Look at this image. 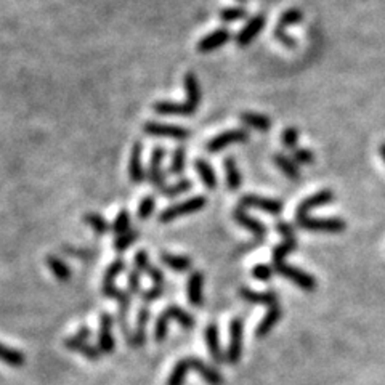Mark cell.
Returning a JSON list of instances; mask_svg holds the SVG:
<instances>
[{"instance_id": "6da1fadb", "label": "cell", "mask_w": 385, "mask_h": 385, "mask_svg": "<svg viewBox=\"0 0 385 385\" xmlns=\"http://www.w3.org/2000/svg\"><path fill=\"white\" fill-rule=\"evenodd\" d=\"M206 204H207V199L204 196H193V198L187 199V201L174 204V206L164 209V211L159 213V222L170 223L183 215H189V213L199 212L201 209L206 207Z\"/></svg>"}, {"instance_id": "7a4b0ae2", "label": "cell", "mask_w": 385, "mask_h": 385, "mask_svg": "<svg viewBox=\"0 0 385 385\" xmlns=\"http://www.w3.org/2000/svg\"><path fill=\"white\" fill-rule=\"evenodd\" d=\"M297 225L303 230L315 233H342L347 228V223L339 217L320 218V217H301L296 218Z\"/></svg>"}, {"instance_id": "3957f363", "label": "cell", "mask_w": 385, "mask_h": 385, "mask_svg": "<svg viewBox=\"0 0 385 385\" xmlns=\"http://www.w3.org/2000/svg\"><path fill=\"white\" fill-rule=\"evenodd\" d=\"M242 345H244V323L241 318H235L230 323V340L226 347V363L237 364L242 356Z\"/></svg>"}, {"instance_id": "277c9868", "label": "cell", "mask_w": 385, "mask_h": 385, "mask_svg": "<svg viewBox=\"0 0 385 385\" xmlns=\"http://www.w3.org/2000/svg\"><path fill=\"white\" fill-rule=\"evenodd\" d=\"M250 139L249 132L246 128H233V130H226L223 134L213 137L207 141L206 150L209 153H218V151L228 148L231 145H240V143H246L247 140Z\"/></svg>"}, {"instance_id": "5b68a950", "label": "cell", "mask_w": 385, "mask_h": 385, "mask_svg": "<svg viewBox=\"0 0 385 385\" xmlns=\"http://www.w3.org/2000/svg\"><path fill=\"white\" fill-rule=\"evenodd\" d=\"M273 267H275V270H277L278 275H281V277L291 279V281L296 284V286L303 289V291H315L316 286H318L316 279L313 278L310 273L302 272L301 268L292 267V265H288L286 262L273 264Z\"/></svg>"}, {"instance_id": "8992f818", "label": "cell", "mask_w": 385, "mask_h": 385, "mask_svg": "<svg viewBox=\"0 0 385 385\" xmlns=\"http://www.w3.org/2000/svg\"><path fill=\"white\" fill-rule=\"evenodd\" d=\"M241 209H259V211L279 215L284 211V206L278 199H270L264 196H255V194H246L240 199Z\"/></svg>"}, {"instance_id": "52a82bcc", "label": "cell", "mask_w": 385, "mask_h": 385, "mask_svg": "<svg viewBox=\"0 0 385 385\" xmlns=\"http://www.w3.org/2000/svg\"><path fill=\"white\" fill-rule=\"evenodd\" d=\"M145 134L153 137H167L174 140H187L191 137V132L188 128L172 126V124H161V122H146L143 126Z\"/></svg>"}, {"instance_id": "ba28073f", "label": "cell", "mask_w": 385, "mask_h": 385, "mask_svg": "<svg viewBox=\"0 0 385 385\" xmlns=\"http://www.w3.org/2000/svg\"><path fill=\"white\" fill-rule=\"evenodd\" d=\"M114 318L109 313H102L100 316V331H98V349L103 355H111L116 350V339L113 336Z\"/></svg>"}, {"instance_id": "9c48e42d", "label": "cell", "mask_w": 385, "mask_h": 385, "mask_svg": "<svg viewBox=\"0 0 385 385\" xmlns=\"http://www.w3.org/2000/svg\"><path fill=\"white\" fill-rule=\"evenodd\" d=\"M336 199V194L331 191V189H321L313 194V196L303 199V201L299 204L297 211H296V218L307 217L312 211H315L318 207L327 206V204L332 202Z\"/></svg>"}, {"instance_id": "30bf717a", "label": "cell", "mask_w": 385, "mask_h": 385, "mask_svg": "<svg viewBox=\"0 0 385 385\" xmlns=\"http://www.w3.org/2000/svg\"><path fill=\"white\" fill-rule=\"evenodd\" d=\"M265 23H267V20H265L264 15H255L254 18H250V20L247 21V25L237 32L236 36L237 47H249L252 42L255 40V37L264 31Z\"/></svg>"}, {"instance_id": "8fae6325", "label": "cell", "mask_w": 385, "mask_h": 385, "mask_svg": "<svg viewBox=\"0 0 385 385\" xmlns=\"http://www.w3.org/2000/svg\"><path fill=\"white\" fill-rule=\"evenodd\" d=\"M128 175L134 183H143L146 178L145 167H143V145L140 141H137L132 146L130 161H128Z\"/></svg>"}, {"instance_id": "7c38bea8", "label": "cell", "mask_w": 385, "mask_h": 385, "mask_svg": "<svg viewBox=\"0 0 385 385\" xmlns=\"http://www.w3.org/2000/svg\"><path fill=\"white\" fill-rule=\"evenodd\" d=\"M233 218H235L236 223H240L242 228L249 230L257 240H264V237L267 236V226H265L262 222L257 220V218L249 215V213L246 212V209L236 207L235 211H233Z\"/></svg>"}, {"instance_id": "4fadbf2b", "label": "cell", "mask_w": 385, "mask_h": 385, "mask_svg": "<svg viewBox=\"0 0 385 385\" xmlns=\"http://www.w3.org/2000/svg\"><path fill=\"white\" fill-rule=\"evenodd\" d=\"M165 156V150L163 146H156L151 153L150 159V167H148V182L151 183V187L154 188H163L165 177L164 172L161 170V164H163V159Z\"/></svg>"}, {"instance_id": "5bb4252c", "label": "cell", "mask_w": 385, "mask_h": 385, "mask_svg": "<svg viewBox=\"0 0 385 385\" xmlns=\"http://www.w3.org/2000/svg\"><path fill=\"white\" fill-rule=\"evenodd\" d=\"M218 334H220V332H218V326L215 325V323H211V325L206 327V331H204V339H206L209 353H211L213 363L222 364V363H225L226 358H225V353H223V350H222L220 336Z\"/></svg>"}, {"instance_id": "9a60e30c", "label": "cell", "mask_w": 385, "mask_h": 385, "mask_svg": "<svg viewBox=\"0 0 385 385\" xmlns=\"http://www.w3.org/2000/svg\"><path fill=\"white\" fill-rule=\"evenodd\" d=\"M230 40L231 32L225 30V27H220V30L213 31L206 37H202V39L198 42V50L201 51V54H211V51L220 49V47H223Z\"/></svg>"}, {"instance_id": "2e32d148", "label": "cell", "mask_w": 385, "mask_h": 385, "mask_svg": "<svg viewBox=\"0 0 385 385\" xmlns=\"http://www.w3.org/2000/svg\"><path fill=\"white\" fill-rule=\"evenodd\" d=\"M281 316H283V308L279 303H277V305L273 307H268V312L265 313L262 321H260L259 326L255 327L257 339H265V337L273 331V327L278 325V321L281 320Z\"/></svg>"}, {"instance_id": "e0dca14e", "label": "cell", "mask_w": 385, "mask_h": 385, "mask_svg": "<svg viewBox=\"0 0 385 385\" xmlns=\"http://www.w3.org/2000/svg\"><path fill=\"white\" fill-rule=\"evenodd\" d=\"M189 364H191L194 373L201 375L209 385H223V375L211 364H207L206 361L198 358V356H189Z\"/></svg>"}, {"instance_id": "ac0fdd59", "label": "cell", "mask_w": 385, "mask_h": 385, "mask_svg": "<svg viewBox=\"0 0 385 385\" xmlns=\"http://www.w3.org/2000/svg\"><path fill=\"white\" fill-rule=\"evenodd\" d=\"M240 297L244 299L246 302L257 303V305H267L273 307L279 303V297L275 291H265V292H257L252 291L249 288H241L240 289Z\"/></svg>"}, {"instance_id": "d6986e66", "label": "cell", "mask_w": 385, "mask_h": 385, "mask_svg": "<svg viewBox=\"0 0 385 385\" xmlns=\"http://www.w3.org/2000/svg\"><path fill=\"white\" fill-rule=\"evenodd\" d=\"M202 286H204V277L201 272H193L189 275L188 283H187V296L188 302L193 307H201L204 302L202 296Z\"/></svg>"}, {"instance_id": "ffe728a7", "label": "cell", "mask_w": 385, "mask_h": 385, "mask_svg": "<svg viewBox=\"0 0 385 385\" xmlns=\"http://www.w3.org/2000/svg\"><path fill=\"white\" fill-rule=\"evenodd\" d=\"M153 109L161 116H191L194 111L188 106L187 102L178 103V102H165V100H161V102H156Z\"/></svg>"}, {"instance_id": "44dd1931", "label": "cell", "mask_w": 385, "mask_h": 385, "mask_svg": "<svg viewBox=\"0 0 385 385\" xmlns=\"http://www.w3.org/2000/svg\"><path fill=\"white\" fill-rule=\"evenodd\" d=\"M148 321H150V308L148 307L140 308L139 315H137V325L130 342V345L135 347V349H140V347H143L146 344V327H148Z\"/></svg>"}, {"instance_id": "7402d4cb", "label": "cell", "mask_w": 385, "mask_h": 385, "mask_svg": "<svg viewBox=\"0 0 385 385\" xmlns=\"http://www.w3.org/2000/svg\"><path fill=\"white\" fill-rule=\"evenodd\" d=\"M65 347L71 351H78V353L85 356L89 361H98L100 356H102V351H100L98 347L90 345L89 342L85 340H79L78 337H69V339H66Z\"/></svg>"}, {"instance_id": "603a6c76", "label": "cell", "mask_w": 385, "mask_h": 385, "mask_svg": "<svg viewBox=\"0 0 385 385\" xmlns=\"http://www.w3.org/2000/svg\"><path fill=\"white\" fill-rule=\"evenodd\" d=\"M185 90H187V100L185 102L196 113L199 103H201V85H199V80L194 73H188L185 75Z\"/></svg>"}, {"instance_id": "cb8c5ba5", "label": "cell", "mask_w": 385, "mask_h": 385, "mask_svg": "<svg viewBox=\"0 0 385 385\" xmlns=\"http://www.w3.org/2000/svg\"><path fill=\"white\" fill-rule=\"evenodd\" d=\"M240 121L244 124V126L254 128V130H257V132H262V134L268 132L273 126V121L268 116H265V114H259V113H250V111L241 113Z\"/></svg>"}, {"instance_id": "d4e9b609", "label": "cell", "mask_w": 385, "mask_h": 385, "mask_svg": "<svg viewBox=\"0 0 385 385\" xmlns=\"http://www.w3.org/2000/svg\"><path fill=\"white\" fill-rule=\"evenodd\" d=\"M102 291L104 294V297L113 299V301H116L119 305H121V313H127L130 310V303H132L130 292L122 291V289H119L116 284H103Z\"/></svg>"}, {"instance_id": "484cf974", "label": "cell", "mask_w": 385, "mask_h": 385, "mask_svg": "<svg viewBox=\"0 0 385 385\" xmlns=\"http://www.w3.org/2000/svg\"><path fill=\"white\" fill-rule=\"evenodd\" d=\"M161 262L169 267L175 273H187L193 267V260L187 255H174V254H161Z\"/></svg>"}, {"instance_id": "4316f807", "label": "cell", "mask_w": 385, "mask_h": 385, "mask_svg": "<svg viewBox=\"0 0 385 385\" xmlns=\"http://www.w3.org/2000/svg\"><path fill=\"white\" fill-rule=\"evenodd\" d=\"M273 163L277 164V167L281 170L288 178L291 180L301 178V169H299V164L292 158H288L286 154H281V153H275Z\"/></svg>"}, {"instance_id": "83f0119b", "label": "cell", "mask_w": 385, "mask_h": 385, "mask_svg": "<svg viewBox=\"0 0 385 385\" xmlns=\"http://www.w3.org/2000/svg\"><path fill=\"white\" fill-rule=\"evenodd\" d=\"M194 167H196V172L201 178L202 185L209 189H215L217 188V175L213 172L211 163H207L206 159H196L194 161Z\"/></svg>"}, {"instance_id": "f1b7e54d", "label": "cell", "mask_w": 385, "mask_h": 385, "mask_svg": "<svg viewBox=\"0 0 385 385\" xmlns=\"http://www.w3.org/2000/svg\"><path fill=\"white\" fill-rule=\"evenodd\" d=\"M165 315H167L170 320L178 323L180 326L183 327V329H193L194 326H196V320H194V316L189 315L188 312H185L183 308H180L178 305H169L167 308L164 310Z\"/></svg>"}, {"instance_id": "f546056e", "label": "cell", "mask_w": 385, "mask_h": 385, "mask_svg": "<svg viewBox=\"0 0 385 385\" xmlns=\"http://www.w3.org/2000/svg\"><path fill=\"white\" fill-rule=\"evenodd\" d=\"M223 167H225V175H226V185L230 189H237L242 183V177L240 169H237V164L235 158L228 156L223 161Z\"/></svg>"}, {"instance_id": "4dcf8cb0", "label": "cell", "mask_w": 385, "mask_h": 385, "mask_svg": "<svg viewBox=\"0 0 385 385\" xmlns=\"http://www.w3.org/2000/svg\"><path fill=\"white\" fill-rule=\"evenodd\" d=\"M45 264H47V267L50 268V272L54 273L55 277L60 279V281H68V279L71 278V268H69V265L66 264L65 260H61L60 257L47 255Z\"/></svg>"}, {"instance_id": "1f68e13d", "label": "cell", "mask_w": 385, "mask_h": 385, "mask_svg": "<svg viewBox=\"0 0 385 385\" xmlns=\"http://www.w3.org/2000/svg\"><path fill=\"white\" fill-rule=\"evenodd\" d=\"M0 361L8 366H13V368H20V366L26 363V358L20 350L10 349V347L0 344Z\"/></svg>"}, {"instance_id": "d6a6232c", "label": "cell", "mask_w": 385, "mask_h": 385, "mask_svg": "<svg viewBox=\"0 0 385 385\" xmlns=\"http://www.w3.org/2000/svg\"><path fill=\"white\" fill-rule=\"evenodd\" d=\"M191 369V364H189V358H183L177 361V364L174 366L172 373H170L167 379V385H183L185 380H187V375Z\"/></svg>"}, {"instance_id": "836d02e7", "label": "cell", "mask_w": 385, "mask_h": 385, "mask_svg": "<svg viewBox=\"0 0 385 385\" xmlns=\"http://www.w3.org/2000/svg\"><path fill=\"white\" fill-rule=\"evenodd\" d=\"M84 222H85V225L93 228V231L97 233L98 236H103V235H106V233H111V225H109L106 218H104L103 215H100V213H95V212L85 213Z\"/></svg>"}, {"instance_id": "e575fe53", "label": "cell", "mask_w": 385, "mask_h": 385, "mask_svg": "<svg viewBox=\"0 0 385 385\" xmlns=\"http://www.w3.org/2000/svg\"><path fill=\"white\" fill-rule=\"evenodd\" d=\"M191 188H193L191 180L182 178V180H178L177 183L169 185V187L163 188V191H161V196H163V198H167V199H172V198L180 196V194L188 193Z\"/></svg>"}, {"instance_id": "d590c367", "label": "cell", "mask_w": 385, "mask_h": 385, "mask_svg": "<svg viewBox=\"0 0 385 385\" xmlns=\"http://www.w3.org/2000/svg\"><path fill=\"white\" fill-rule=\"evenodd\" d=\"M297 249V240H283L281 244H278L273 249V264H283L286 257Z\"/></svg>"}, {"instance_id": "8d00e7d4", "label": "cell", "mask_w": 385, "mask_h": 385, "mask_svg": "<svg viewBox=\"0 0 385 385\" xmlns=\"http://www.w3.org/2000/svg\"><path fill=\"white\" fill-rule=\"evenodd\" d=\"M139 236H140L139 230H128L127 233H124V235H119L116 240H114L113 249L116 252L127 250L128 247L134 246V242L139 240Z\"/></svg>"}, {"instance_id": "74e56055", "label": "cell", "mask_w": 385, "mask_h": 385, "mask_svg": "<svg viewBox=\"0 0 385 385\" xmlns=\"http://www.w3.org/2000/svg\"><path fill=\"white\" fill-rule=\"evenodd\" d=\"M185 164H187V150H185V146H177V150L174 151L172 161H170L169 174L182 175L185 172Z\"/></svg>"}, {"instance_id": "f35d334b", "label": "cell", "mask_w": 385, "mask_h": 385, "mask_svg": "<svg viewBox=\"0 0 385 385\" xmlns=\"http://www.w3.org/2000/svg\"><path fill=\"white\" fill-rule=\"evenodd\" d=\"M132 225V217H130V212L128 211H121L114 218L113 225H111V233L114 235L119 236V235H124V233H127L128 230H132L130 228Z\"/></svg>"}, {"instance_id": "ab89813d", "label": "cell", "mask_w": 385, "mask_h": 385, "mask_svg": "<svg viewBox=\"0 0 385 385\" xmlns=\"http://www.w3.org/2000/svg\"><path fill=\"white\" fill-rule=\"evenodd\" d=\"M302 20H303V12L301 10V8H289V10H286L281 16H279L277 26L286 30V27H289V26L299 25Z\"/></svg>"}, {"instance_id": "60d3db41", "label": "cell", "mask_w": 385, "mask_h": 385, "mask_svg": "<svg viewBox=\"0 0 385 385\" xmlns=\"http://www.w3.org/2000/svg\"><path fill=\"white\" fill-rule=\"evenodd\" d=\"M170 321L172 320H170L164 312L158 316V320H156V325H154V334H153L154 342L161 344V342L165 340V337H167V332H169Z\"/></svg>"}, {"instance_id": "b9f144b4", "label": "cell", "mask_w": 385, "mask_h": 385, "mask_svg": "<svg viewBox=\"0 0 385 385\" xmlns=\"http://www.w3.org/2000/svg\"><path fill=\"white\" fill-rule=\"evenodd\" d=\"M124 270H126V262H124L122 259L114 260V262L108 267L106 273H104L103 284H114V283H116V279L121 277Z\"/></svg>"}, {"instance_id": "7bdbcfd3", "label": "cell", "mask_w": 385, "mask_h": 385, "mask_svg": "<svg viewBox=\"0 0 385 385\" xmlns=\"http://www.w3.org/2000/svg\"><path fill=\"white\" fill-rule=\"evenodd\" d=\"M244 18H247V10L244 7L223 8L220 12V20L223 23H235V21L244 20Z\"/></svg>"}, {"instance_id": "ee69618b", "label": "cell", "mask_w": 385, "mask_h": 385, "mask_svg": "<svg viewBox=\"0 0 385 385\" xmlns=\"http://www.w3.org/2000/svg\"><path fill=\"white\" fill-rule=\"evenodd\" d=\"M156 211V198L154 196H146L140 201V206L137 209V217L140 220H148Z\"/></svg>"}, {"instance_id": "f6af8a7d", "label": "cell", "mask_w": 385, "mask_h": 385, "mask_svg": "<svg viewBox=\"0 0 385 385\" xmlns=\"http://www.w3.org/2000/svg\"><path fill=\"white\" fill-rule=\"evenodd\" d=\"M275 273H277L275 267H270L267 264H259L252 268V277L259 281H270L275 277Z\"/></svg>"}, {"instance_id": "bcb514c9", "label": "cell", "mask_w": 385, "mask_h": 385, "mask_svg": "<svg viewBox=\"0 0 385 385\" xmlns=\"http://www.w3.org/2000/svg\"><path fill=\"white\" fill-rule=\"evenodd\" d=\"M299 137H301V134H299V130L296 127H288L286 130L283 132V135H281V141H283V145L286 146V148L289 150H296L299 148Z\"/></svg>"}, {"instance_id": "7dc6e473", "label": "cell", "mask_w": 385, "mask_h": 385, "mask_svg": "<svg viewBox=\"0 0 385 385\" xmlns=\"http://www.w3.org/2000/svg\"><path fill=\"white\" fill-rule=\"evenodd\" d=\"M292 159L296 161L299 165H307L315 163V154H313L312 150L296 148L292 151Z\"/></svg>"}, {"instance_id": "c3c4849f", "label": "cell", "mask_w": 385, "mask_h": 385, "mask_svg": "<svg viewBox=\"0 0 385 385\" xmlns=\"http://www.w3.org/2000/svg\"><path fill=\"white\" fill-rule=\"evenodd\" d=\"M134 265H135V270L139 273H146L151 267L150 264V257H148V252L146 250H139L135 254V259H134Z\"/></svg>"}, {"instance_id": "681fc988", "label": "cell", "mask_w": 385, "mask_h": 385, "mask_svg": "<svg viewBox=\"0 0 385 385\" xmlns=\"http://www.w3.org/2000/svg\"><path fill=\"white\" fill-rule=\"evenodd\" d=\"M275 37H277L278 42H281L284 47H288V49H294V47H297V40L294 39L291 34H288L286 30H283V27H275Z\"/></svg>"}, {"instance_id": "f907efd6", "label": "cell", "mask_w": 385, "mask_h": 385, "mask_svg": "<svg viewBox=\"0 0 385 385\" xmlns=\"http://www.w3.org/2000/svg\"><path fill=\"white\" fill-rule=\"evenodd\" d=\"M127 288L130 294H139L141 292V283H140V273L137 270H132L127 277Z\"/></svg>"}, {"instance_id": "816d5d0a", "label": "cell", "mask_w": 385, "mask_h": 385, "mask_svg": "<svg viewBox=\"0 0 385 385\" xmlns=\"http://www.w3.org/2000/svg\"><path fill=\"white\" fill-rule=\"evenodd\" d=\"M163 294H164L163 286H153L151 289H146V291H141L140 299L143 302H154V301H159V299L163 297Z\"/></svg>"}, {"instance_id": "f5cc1de1", "label": "cell", "mask_w": 385, "mask_h": 385, "mask_svg": "<svg viewBox=\"0 0 385 385\" xmlns=\"http://www.w3.org/2000/svg\"><path fill=\"white\" fill-rule=\"evenodd\" d=\"M277 231L278 235L283 236V240H297L296 233H294V228L289 225L288 222H277Z\"/></svg>"}, {"instance_id": "db71d44e", "label": "cell", "mask_w": 385, "mask_h": 385, "mask_svg": "<svg viewBox=\"0 0 385 385\" xmlns=\"http://www.w3.org/2000/svg\"><path fill=\"white\" fill-rule=\"evenodd\" d=\"M146 275H148L150 279H151V281H153L154 286H163L164 281H165L164 273L161 272V270H159L158 267H153V265H151L148 272H146Z\"/></svg>"}, {"instance_id": "11a10c76", "label": "cell", "mask_w": 385, "mask_h": 385, "mask_svg": "<svg viewBox=\"0 0 385 385\" xmlns=\"http://www.w3.org/2000/svg\"><path fill=\"white\" fill-rule=\"evenodd\" d=\"M74 337H78L79 340H85L87 342L90 337H92V329H89V327H80V329L75 332V336Z\"/></svg>"}, {"instance_id": "9f6ffc18", "label": "cell", "mask_w": 385, "mask_h": 385, "mask_svg": "<svg viewBox=\"0 0 385 385\" xmlns=\"http://www.w3.org/2000/svg\"><path fill=\"white\" fill-rule=\"evenodd\" d=\"M379 154H380V158H382V161L385 163V143H382L379 146Z\"/></svg>"}, {"instance_id": "6f0895ef", "label": "cell", "mask_w": 385, "mask_h": 385, "mask_svg": "<svg viewBox=\"0 0 385 385\" xmlns=\"http://www.w3.org/2000/svg\"><path fill=\"white\" fill-rule=\"evenodd\" d=\"M237 2H247V0H237Z\"/></svg>"}]
</instances>
